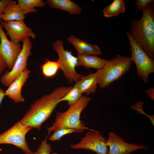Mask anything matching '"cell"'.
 Wrapping results in <instances>:
<instances>
[{
	"instance_id": "obj_1",
	"label": "cell",
	"mask_w": 154,
	"mask_h": 154,
	"mask_svg": "<svg viewBox=\"0 0 154 154\" xmlns=\"http://www.w3.org/2000/svg\"><path fill=\"white\" fill-rule=\"evenodd\" d=\"M72 87H58L50 93L36 100L20 120L21 123L33 129L40 130L42 124L49 118L60 103L59 100Z\"/></svg>"
},
{
	"instance_id": "obj_2",
	"label": "cell",
	"mask_w": 154,
	"mask_h": 154,
	"mask_svg": "<svg viewBox=\"0 0 154 154\" xmlns=\"http://www.w3.org/2000/svg\"><path fill=\"white\" fill-rule=\"evenodd\" d=\"M140 19H133L129 31L133 38L152 59L154 58V5L152 3L143 10Z\"/></svg>"
},
{
	"instance_id": "obj_3",
	"label": "cell",
	"mask_w": 154,
	"mask_h": 154,
	"mask_svg": "<svg viewBox=\"0 0 154 154\" xmlns=\"http://www.w3.org/2000/svg\"><path fill=\"white\" fill-rule=\"evenodd\" d=\"M92 100L86 95L82 96L76 103L70 105L68 110L63 112H57L54 121L51 126L47 127L49 135L52 131L62 128H70L76 129L79 133L85 129L90 130L85 126L84 121L80 119L81 114L84 108Z\"/></svg>"
},
{
	"instance_id": "obj_4",
	"label": "cell",
	"mask_w": 154,
	"mask_h": 154,
	"mask_svg": "<svg viewBox=\"0 0 154 154\" xmlns=\"http://www.w3.org/2000/svg\"><path fill=\"white\" fill-rule=\"evenodd\" d=\"M132 65L130 58L119 54L107 60L103 67L97 71L98 84L102 88L108 86L128 72Z\"/></svg>"
},
{
	"instance_id": "obj_5",
	"label": "cell",
	"mask_w": 154,
	"mask_h": 154,
	"mask_svg": "<svg viewBox=\"0 0 154 154\" xmlns=\"http://www.w3.org/2000/svg\"><path fill=\"white\" fill-rule=\"evenodd\" d=\"M126 34L130 46L131 53L130 58L135 64L137 76L146 83L149 74L154 72V60L135 42L129 31H126Z\"/></svg>"
},
{
	"instance_id": "obj_6",
	"label": "cell",
	"mask_w": 154,
	"mask_h": 154,
	"mask_svg": "<svg viewBox=\"0 0 154 154\" xmlns=\"http://www.w3.org/2000/svg\"><path fill=\"white\" fill-rule=\"evenodd\" d=\"M52 45L53 49L58 54L57 61L64 76L70 83L76 82L83 76L76 70L78 62L77 57L73 55L71 51L64 49L63 42L60 40H57Z\"/></svg>"
},
{
	"instance_id": "obj_7",
	"label": "cell",
	"mask_w": 154,
	"mask_h": 154,
	"mask_svg": "<svg viewBox=\"0 0 154 154\" xmlns=\"http://www.w3.org/2000/svg\"><path fill=\"white\" fill-rule=\"evenodd\" d=\"M32 129L23 125L19 120L0 134V144L13 145L20 148L25 154H33L26 138L27 134Z\"/></svg>"
},
{
	"instance_id": "obj_8",
	"label": "cell",
	"mask_w": 154,
	"mask_h": 154,
	"mask_svg": "<svg viewBox=\"0 0 154 154\" xmlns=\"http://www.w3.org/2000/svg\"><path fill=\"white\" fill-rule=\"evenodd\" d=\"M21 51L17 57L12 69L6 70L0 79L2 85L9 86L11 83L27 68L29 56L32 54L33 45L30 37L25 38L22 41Z\"/></svg>"
},
{
	"instance_id": "obj_9",
	"label": "cell",
	"mask_w": 154,
	"mask_h": 154,
	"mask_svg": "<svg viewBox=\"0 0 154 154\" xmlns=\"http://www.w3.org/2000/svg\"><path fill=\"white\" fill-rule=\"evenodd\" d=\"M70 147L74 149L91 151L96 154H108L109 150L106 139L99 131L92 129L89 130L78 143Z\"/></svg>"
},
{
	"instance_id": "obj_10",
	"label": "cell",
	"mask_w": 154,
	"mask_h": 154,
	"mask_svg": "<svg viewBox=\"0 0 154 154\" xmlns=\"http://www.w3.org/2000/svg\"><path fill=\"white\" fill-rule=\"evenodd\" d=\"M0 23L5 29L11 40L15 43L19 44L27 37L33 39L36 37L32 29L27 26L24 21H1Z\"/></svg>"
},
{
	"instance_id": "obj_11",
	"label": "cell",
	"mask_w": 154,
	"mask_h": 154,
	"mask_svg": "<svg viewBox=\"0 0 154 154\" xmlns=\"http://www.w3.org/2000/svg\"><path fill=\"white\" fill-rule=\"evenodd\" d=\"M107 145L109 148L108 154H130L139 149L149 150L143 144L127 143L121 137L113 132L109 133Z\"/></svg>"
},
{
	"instance_id": "obj_12",
	"label": "cell",
	"mask_w": 154,
	"mask_h": 154,
	"mask_svg": "<svg viewBox=\"0 0 154 154\" xmlns=\"http://www.w3.org/2000/svg\"><path fill=\"white\" fill-rule=\"evenodd\" d=\"M0 52L6 62L7 67L10 70L21 51V45L8 39L0 23Z\"/></svg>"
},
{
	"instance_id": "obj_13",
	"label": "cell",
	"mask_w": 154,
	"mask_h": 154,
	"mask_svg": "<svg viewBox=\"0 0 154 154\" xmlns=\"http://www.w3.org/2000/svg\"><path fill=\"white\" fill-rule=\"evenodd\" d=\"M31 71L27 68L11 83L5 91L8 96L15 103L23 102L25 99L21 94V90L29 78Z\"/></svg>"
},
{
	"instance_id": "obj_14",
	"label": "cell",
	"mask_w": 154,
	"mask_h": 154,
	"mask_svg": "<svg viewBox=\"0 0 154 154\" xmlns=\"http://www.w3.org/2000/svg\"><path fill=\"white\" fill-rule=\"evenodd\" d=\"M67 40L74 46L78 54L97 56L102 54L101 49L97 45L91 44L82 40L73 35L70 36Z\"/></svg>"
},
{
	"instance_id": "obj_15",
	"label": "cell",
	"mask_w": 154,
	"mask_h": 154,
	"mask_svg": "<svg viewBox=\"0 0 154 154\" xmlns=\"http://www.w3.org/2000/svg\"><path fill=\"white\" fill-rule=\"evenodd\" d=\"M26 14L17 1L9 0L4 8L0 19L2 21H24Z\"/></svg>"
},
{
	"instance_id": "obj_16",
	"label": "cell",
	"mask_w": 154,
	"mask_h": 154,
	"mask_svg": "<svg viewBox=\"0 0 154 154\" xmlns=\"http://www.w3.org/2000/svg\"><path fill=\"white\" fill-rule=\"evenodd\" d=\"M76 83L79 89L82 94L84 93L87 96L96 92L98 83V73H91L83 77Z\"/></svg>"
},
{
	"instance_id": "obj_17",
	"label": "cell",
	"mask_w": 154,
	"mask_h": 154,
	"mask_svg": "<svg viewBox=\"0 0 154 154\" xmlns=\"http://www.w3.org/2000/svg\"><path fill=\"white\" fill-rule=\"evenodd\" d=\"M45 2L50 7L60 9L71 14L79 15L82 11L79 5L70 0H47Z\"/></svg>"
},
{
	"instance_id": "obj_18",
	"label": "cell",
	"mask_w": 154,
	"mask_h": 154,
	"mask_svg": "<svg viewBox=\"0 0 154 154\" xmlns=\"http://www.w3.org/2000/svg\"><path fill=\"white\" fill-rule=\"evenodd\" d=\"M77 67L80 66L87 68H94L98 70L102 68L107 60L99 58L97 56L78 54Z\"/></svg>"
},
{
	"instance_id": "obj_19",
	"label": "cell",
	"mask_w": 154,
	"mask_h": 154,
	"mask_svg": "<svg viewBox=\"0 0 154 154\" xmlns=\"http://www.w3.org/2000/svg\"><path fill=\"white\" fill-rule=\"evenodd\" d=\"M125 2L123 0H114L104 9V15L107 18L117 16L125 12Z\"/></svg>"
},
{
	"instance_id": "obj_20",
	"label": "cell",
	"mask_w": 154,
	"mask_h": 154,
	"mask_svg": "<svg viewBox=\"0 0 154 154\" xmlns=\"http://www.w3.org/2000/svg\"><path fill=\"white\" fill-rule=\"evenodd\" d=\"M17 2L26 14L37 12L35 7H44L46 5V2L42 0H18Z\"/></svg>"
},
{
	"instance_id": "obj_21",
	"label": "cell",
	"mask_w": 154,
	"mask_h": 154,
	"mask_svg": "<svg viewBox=\"0 0 154 154\" xmlns=\"http://www.w3.org/2000/svg\"><path fill=\"white\" fill-rule=\"evenodd\" d=\"M76 83L72 88L59 100V102L66 101L68 105L76 103L82 96Z\"/></svg>"
},
{
	"instance_id": "obj_22",
	"label": "cell",
	"mask_w": 154,
	"mask_h": 154,
	"mask_svg": "<svg viewBox=\"0 0 154 154\" xmlns=\"http://www.w3.org/2000/svg\"><path fill=\"white\" fill-rule=\"evenodd\" d=\"M59 69V66L57 61L46 60L41 66L42 74L47 78H51L55 76Z\"/></svg>"
},
{
	"instance_id": "obj_23",
	"label": "cell",
	"mask_w": 154,
	"mask_h": 154,
	"mask_svg": "<svg viewBox=\"0 0 154 154\" xmlns=\"http://www.w3.org/2000/svg\"><path fill=\"white\" fill-rule=\"evenodd\" d=\"M74 133H79L76 129L70 128H62L54 131L49 137V139L52 141L60 140L64 135Z\"/></svg>"
},
{
	"instance_id": "obj_24",
	"label": "cell",
	"mask_w": 154,
	"mask_h": 154,
	"mask_svg": "<svg viewBox=\"0 0 154 154\" xmlns=\"http://www.w3.org/2000/svg\"><path fill=\"white\" fill-rule=\"evenodd\" d=\"M47 135L46 138L43 139L37 150L33 154H51L52 151V147L50 144L48 143Z\"/></svg>"
},
{
	"instance_id": "obj_25",
	"label": "cell",
	"mask_w": 154,
	"mask_h": 154,
	"mask_svg": "<svg viewBox=\"0 0 154 154\" xmlns=\"http://www.w3.org/2000/svg\"><path fill=\"white\" fill-rule=\"evenodd\" d=\"M154 0H137L136 2V11L143 10L149 4L153 3Z\"/></svg>"
},
{
	"instance_id": "obj_26",
	"label": "cell",
	"mask_w": 154,
	"mask_h": 154,
	"mask_svg": "<svg viewBox=\"0 0 154 154\" xmlns=\"http://www.w3.org/2000/svg\"><path fill=\"white\" fill-rule=\"evenodd\" d=\"M7 66L6 62L0 52V75L7 67Z\"/></svg>"
},
{
	"instance_id": "obj_27",
	"label": "cell",
	"mask_w": 154,
	"mask_h": 154,
	"mask_svg": "<svg viewBox=\"0 0 154 154\" xmlns=\"http://www.w3.org/2000/svg\"><path fill=\"white\" fill-rule=\"evenodd\" d=\"M9 0H0V22L1 21L0 17L5 7L8 3Z\"/></svg>"
},
{
	"instance_id": "obj_28",
	"label": "cell",
	"mask_w": 154,
	"mask_h": 154,
	"mask_svg": "<svg viewBox=\"0 0 154 154\" xmlns=\"http://www.w3.org/2000/svg\"><path fill=\"white\" fill-rule=\"evenodd\" d=\"M147 93L151 99L152 100H154V88H149L146 90Z\"/></svg>"
},
{
	"instance_id": "obj_29",
	"label": "cell",
	"mask_w": 154,
	"mask_h": 154,
	"mask_svg": "<svg viewBox=\"0 0 154 154\" xmlns=\"http://www.w3.org/2000/svg\"><path fill=\"white\" fill-rule=\"evenodd\" d=\"M5 96H6L4 91L0 87V105ZM0 120L1 119L0 118Z\"/></svg>"
},
{
	"instance_id": "obj_30",
	"label": "cell",
	"mask_w": 154,
	"mask_h": 154,
	"mask_svg": "<svg viewBox=\"0 0 154 154\" xmlns=\"http://www.w3.org/2000/svg\"><path fill=\"white\" fill-rule=\"evenodd\" d=\"M51 154H58V153H51Z\"/></svg>"
}]
</instances>
